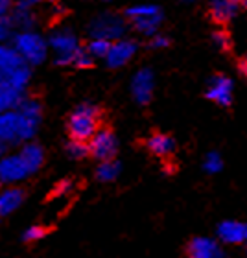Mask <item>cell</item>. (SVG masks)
<instances>
[{
	"label": "cell",
	"mask_w": 247,
	"mask_h": 258,
	"mask_svg": "<svg viewBox=\"0 0 247 258\" xmlns=\"http://www.w3.org/2000/svg\"><path fill=\"white\" fill-rule=\"evenodd\" d=\"M184 258H227L218 242L210 238H192L184 247Z\"/></svg>",
	"instance_id": "cell-11"
},
{
	"label": "cell",
	"mask_w": 247,
	"mask_h": 258,
	"mask_svg": "<svg viewBox=\"0 0 247 258\" xmlns=\"http://www.w3.org/2000/svg\"><path fill=\"white\" fill-rule=\"evenodd\" d=\"M240 4H242V8L247 11V0H240Z\"/></svg>",
	"instance_id": "cell-34"
},
{
	"label": "cell",
	"mask_w": 247,
	"mask_h": 258,
	"mask_svg": "<svg viewBox=\"0 0 247 258\" xmlns=\"http://www.w3.org/2000/svg\"><path fill=\"white\" fill-rule=\"evenodd\" d=\"M232 80L223 74H216L210 80L209 87H207V94L205 96L212 100L214 103L221 105V107H229L232 102Z\"/></svg>",
	"instance_id": "cell-10"
},
{
	"label": "cell",
	"mask_w": 247,
	"mask_h": 258,
	"mask_svg": "<svg viewBox=\"0 0 247 258\" xmlns=\"http://www.w3.org/2000/svg\"><path fill=\"white\" fill-rule=\"evenodd\" d=\"M102 127V109L92 103H81L69 114L67 131L70 140L87 142Z\"/></svg>",
	"instance_id": "cell-1"
},
{
	"label": "cell",
	"mask_w": 247,
	"mask_h": 258,
	"mask_svg": "<svg viewBox=\"0 0 247 258\" xmlns=\"http://www.w3.org/2000/svg\"><path fill=\"white\" fill-rule=\"evenodd\" d=\"M24 201V190L17 186H6L0 190V216H8L15 212Z\"/></svg>",
	"instance_id": "cell-18"
},
{
	"label": "cell",
	"mask_w": 247,
	"mask_h": 258,
	"mask_svg": "<svg viewBox=\"0 0 247 258\" xmlns=\"http://www.w3.org/2000/svg\"><path fill=\"white\" fill-rule=\"evenodd\" d=\"M109 48H111V41H105V39H91V43L87 44V50L89 54L96 59V57H103L109 54Z\"/></svg>",
	"instance_id": "cell-24"
},
{
	"label": "cell",
	"mask_w": 247,
	"mask_h": 258,
	"mask_svg": "<svg viewBox=\"0 0 247 258\" xmlns=\"http://www.w3.org/2000/svg\"><path fill=\"white\" fill-rule=\"evenodd\" d=\"M21 92L22 91H17V89H13V87L0 83V113L17 109V105H19L22 100Z\"/></svg>",
	"instance_id": "cell-21"
},
{
	"label": "cell",
	"mask_w": 247,
	"mask_h": 258,
	"mask_svg": "<svg viewBox=\"0 0 247 258\" xmlns=\"http://www.w3.org/2000/svg\"><path fill=\"white\" fill-rule=\"evenodd\" d=\"M203 168L209 173H218L223 168V161H221V157L216 151H212V153H209V155L205 157Z\"/></svg>",
	"instance_id": "cell-27"
},
{
	"label": "cell",
	"mask_w": 247,
	"mask_h": 258,
	"mask_svg": "<svg viewBox=\"0 0 247 258\" xmlns=\"http://www.w3.org/2000/svg\"><path fill=\"white\" fill-rule=\"evenodd\" d=\"M13 6H15L13 0H0V22L8 21V17H10Z\"/></svg>",
	"instance_id": "cell-28"
},
{
	"label": "cell",
	"mask_w": 247,
	"mask_h": 258,
	"mask_svg": "<svg viewBox=\"0 0 247 258\" xmlns=\"http://www.w3.org/2000/svg\"><path fill=\"white\" fill-rule=\"evenodd\" d=\"M30 80V64L13 46L0 44V83L22 91Z\"/></svg>",
	"instance_id": "cell-2"
},
{
	"label": "cell",
	"mask_w": 247,
	"mask_h": 258,
	"mask_svg": "<svg viewBox=\"0 0 247 258\" xmlns=\"http://www.w3.org/2000/svg\"><path fill=\"white\" fill-rule=\"evenodd\" d=\"M50 231H52V229L46 225H32L24 234H22V242L24 243L39 242V240H43L44 236H48Z\"/></svg>",
	"instance_id": "cell-25"
},
{
	"label": "cell",
	"mask_w": 247,
	"mask_h": 258,
	"mask_svg": "<svg viewBox=\"0 0 247 258\" xmlns=\"http://www.w3.org/2000/svg\"><path fill=\"white\" fill-rule=\"evenodd\" d=\"M238 69H240V72H242L243 78L247 80V55L240 59V63H238Z\"/></svg>",
	"instance_id": "cell-31"
},
{
	"label": "cell",
	"mask_w": 247,
	"mask_h": 258,
	"mask_svg": "<svg viewBox=\"0 0 247 258\" xmlns=\"http://www.w3.org/2000/svg\"><path fill=\"white\" fill-rule=\"evenodd\" d=\"M4 148H6V144L2 142V140H0V157L4 155Z\"/></svg>",
	"instance_id": "cell-33"
},
{
	"label": "cell",
	"mask_w": 247,
	"mask_h": 258,
	"mask_svg": "<svg viewBox=\"0 0 247 258\" xmlns=\"http://www.w3.org/2000/svg\"><path fill=\"white\" fill-rule=\"evenodd\" d=\"M183 2H187V4H192V2H196V0H183Z\"/></svg>",
	"instance_id": "cell-35"
},
{
	"label": "cell",
	"mask_w": 247,
	"mask_h": 258,
	"mask_svg": "<svg viewBox=\"0 0 247 258\" xmlns=\"http://www.w3.org/2000/svg\"><path fill=\"white\" fill-rule=\"evenodd\" d=\"M8 35H10V26L6 22H0V44L8 39Z\"/></svg>",
	"instance_id": "cell-30"
},
{
	"label": "cell",
	"mask_w": 247,
	"mask_h": 258,
	"mask_svg": "<svg viewBox=\"0 0 247 258\" xmlns=\"http://www.w3.org/2000/svg\"><path fill=\"white\" fill-rule=\"evenodd\" d=\"M126 19H128L131 24H133L135 30H139L140 33H146V35H155L159 26L162 22V11L161 8L151 4H139V6H131L126 10Z\"/></svg>",
	"instance_id": "cell-4"
},
{
	"label": "cell",
	"mask_w": 247,
	"mask_h": 258,
	"mask_svg": "<svg viewBox=\"0 0 247 258\" xmlns=\"http://www.w3.org/2000/svg\"><path fill=\"white\" fill-rule=\"evenodd\" d=\"M17 111L22 116H26L30 122L39 125V120H41V114H43V107H41L39 100H35V98H22L21 103L17 105Z\"/></svg>",
	"instance_id": "cell-20"
},
{
	"label": "cell",
	"mask_w": 247,
	"mask_h": 258,
	"mask_svg": "<svg viewBox=\"0 0 247 258\" xmlns=\"http://www.w3.org/2000/svg\"><path fill=\"white\" fill-rule=\"evenodd\" d=\"M6 24L11 28H15V30H21V32H26V30H32L33 24H35V15H33V6L30 4H24V2H17L13 6V10H11L10 17H8V21Z\"/></svg>",
	"instance_id": "cell-16"
},
{
	"label": "cell",
	"mask_w": 247,
	"mask_h": 258,
	"mask_svg": "<svg viewBox=\"0 0 247 258\" xmlns=\"http://www.w3.org/2000/svg\"><path fill=\"white\" fill-rule=\"evenodd\" d=\"M168 44H170V39L164 37V35H159V33L151 35V39H150L151 48H166Z\"/></svg>",
	"instance_id": "cell-29"
},
{
	"label": "cell",
	"mask_w": 247,
	"mask_h": 258,
	"mask_svg": "<svg viewBox=\"0 0 247 258\" xmlns=\"http://www.w3.org/2000/svg\"><path fill=\"white\" fill-rule=\"evenodd\" d=\"M135 52H137V44L133 41H128V39L113 41L111 48H109V54L105 55V63L111 69H118V67H124L126 63L131 61Z\"/></svg>",
	"instance_id": "cell-15"
},
{
	"label": "cell",
	"mask_w": 247,
	"mask_h": 258,
	"mask_svg": "<svg viewBox=\"0 0 247 258\" xmlns=\"http://www.w3.org/2000/svg\"><path fill=\"white\" fill-rule=\"evenodd\" d=\"M22 161L26 162L30 173H35L37 170H41L44 162V151L39 144H33V142H28V144L22 146L21 150Z\"/></svg>",
	"instance_id": "cell-19"
},
{
	"label": "cell",
	"mask_w": 247,
	"mask_h": 258,
	"mask_svg": "<svg viewBox=\"0 0 247 258\" xmlns=\"http://www.w3.org/2000/svg\"><path fill=\"white\" fill-rule=\"evenodd\" d=\"M24 4H30V6H35V4H52L55 0H21Z\"/></svg>",
	"instance_id": "cell-32"
},
{
	"label": "cell",
	"mask_w": 247,
	"mask_h": 258,
	"mask_svg": "<svg viewBox=\"0 0 247 258\" xmlns=\"http://www.w3.org/2000/svg\"><path fill=\"white\" fill-rule=\"evenodd\" d=\"M240 8V0H209V15L220 26H227L238 15Z\"/></svg>",
	"instance_id": "cell-14"
},
{
	"label": "cell",
	"mask_w": 247,
	"mask_h": 258,
	"mask_svg": "<svg viewBox=\"0 0 247 258\" xmlns=\"http://www.w3.org/2000/svg\"><path fill=\"white\" fill-rule=\"evenodd\" d=\"M50 46L55 52L57 64H72L78 50L81 48L80 41L70 30H59L50 37Z\"/></svg>",
	"instance_id": "cell-7"
},
{
	"label": "cell",
	"mask_w": 247,
	"mask_h": 258,
	"mask_svg": "<svg viewBox=\"0 0 247 258\" xmlns=\"http://www.w3.org/2000/svg\"><path fill=\"white\" fill-rule=\"evenodd\" d=\"M153 85H155L153 72L148 69L139 70L131 81V92H133L135 102L140 105H148L151 102V96H153Z\"/></svg>",
	"instance_id": "cell-12"
},
{
	"label": "cell",
	"mask_w": 247,
	"mask_h": 258,
	"mask_svg": "<svg viewBox=\"0 0 247 258\" xmlns=\"http://www.w3.org/2000/svg\"><path fill=\"white\" fill-rule=\"evenodd\" d=\"M212 41H214L216 46L220 50H223V52H229V50L232 48V39L225 30H218V32L212 33Z\"/></svg>",
	"instance_id": "cell-26"
},
{
	"label": "cell",
	"mask_w": 247,
	"mask_h": 258,
	"mask_svg": "<svg viewBox=\"0 0 247 258\" xmlns=\"http://www.w3.org/2000/svg\"><path fill=\"white\" fill-rule=\"evenodd\" d=\"M245 247H247V238H245Z\"/></svg>",
	"instance_id": "cell-36"
},
{
	"label": "cell",
	"mask_w": 247,
	"mask_h": 258,
	"mask_svg": "<svg viewBox=\"0 0 247 258\" xmlns=\"http://www.w3.org/2000/svg\"><path fill=\"white\" fill-rule=\"evenodd\" d=\"M37 125L22 116L17 109L0 113V140L4 144H21L33 137Z\"/></svg>",
	"instance_id": "cell-3"
},
{
	"label": "cell",
	"mask_w": 247,
	"mask_h": 258,
	"mask_svg": "<svg viewBox=\"0 0 247 258\" xmlns=\"http://www.w3.org/2000/svg\"><path fill=\"white\" fill-rule=\"evenodd\" d=\"M144 148L150 151L153 157L166 161V159H172L173 153H175V140H173L170 135L155 131V133H151L148 139H144Z\"/></svg>",
	"instance_id": "cell-13"
},
{
	"label": "cell",
	"mask_w": 247,
	"mask_h": 258,
	"mask_svg": "<svg viewBox=\"0 0 247 258\" xmlns=\"http://www.w3.org/2000/svg\"><path fill=\"white\" fill-rule=\"evenodd\" d=\"M118 173H120V164L114 161V159L100 162L96 168V179L98 181H102V183L114 181V179L118 177Z\"/></svg>",
	"instance_id": "cell-22"
},
{
	"label": "cell",
	"mask_w": 247,
	"mask_h": 258,
	"mask_svg": "<svg viewBox=\"0 0 247 258\" xmlns=\"http://www.w3.org/2000/svg\"><path fill=\"white\" fill-rule=\"evenodd\" d=\"M89 151L96 161H111L118 153V140L111 127H100L98 133L91 139Z\"/></svg>",
	"instance_id": "cell-8"
},
{
	"label": "cell",
	"mask_w": 247,
	"mask_h": 258,
	"mask_svg": "<svg viewBox=\"0 0 247 258\" xmlns=\"http://www.w3.org/2000/svg\"><path fill=\"white\" fill-rule=\"evenodd\" d=\"M13 48L19 52L22 59L28 64H39L43 63L46 57V43L41 35H37L32 30L19 32L13 37Z\"/></svg>",
	"instance_id": "cell-6"
},
{
	"label": "cell",
	"mask_w": 247,
	"mask_h": 258,
	"mask_svg": "<svg viewBox=\"0 0 247 258\" xmlns=\"http://www.w3.org/2000/svg\"><path fill=\"white\" fill-rule=\"evenodd\" d=\"M65 150H67V155H69L70 159H76V161L85 159V157L91 155L89 144H87V142H80V140H70L69 144L65 146Z\"/></svg>",
	"instance_id": "cell-23"
},
{
	"label": "cell",
	"mask_w": 247,
	"mask_h": 258,
	"mask_svg": "<svg viewBox=\"0 0 247 258\" xmlns=\"http://www.w3.org/2000/svg\"><path fill=\"white\" fill-rule=\"evenodd\" d=\"M218 238H220L223 243H229V245H240V243H245L247 225L242 223V221H236V220L221 221L220 225H218Z\"/></svg>",
	"instance_id": "cell-17"
},
{
	"label": "cell",
	"mask_w": 247,
	"mask_h": 258,
	"mask_svg": "<svg viewBox=\"0 0 247 258\" xmlns=\"http://www.w3.org/2000/svg\"><path fill=\"white\" fill-rule=\"evenodd\" d=\"M30 175L26 162L22 161L21 153L0 157V183L11 184L17 181H22Z\"/></svg>",
	"instance_id": "cell-9"
},
{
	"label": "cell",
	"mask_w": 247,
	"mask_h": 258,
	"mask_svg": "<svg viewBox=\"0 0 247 258\" xmlns=\"http://www.w3.org/2000/svg\"><path fill=\"white\" fill-rule=\"evenodd\" d=\"M128 28V19L126 15H118V13H100L96 19H92L89 24V32H91L92 39H105V41H118L124 37Z\"/></svg>",
	"instance_id": "cell-5"
}]
</instances>
